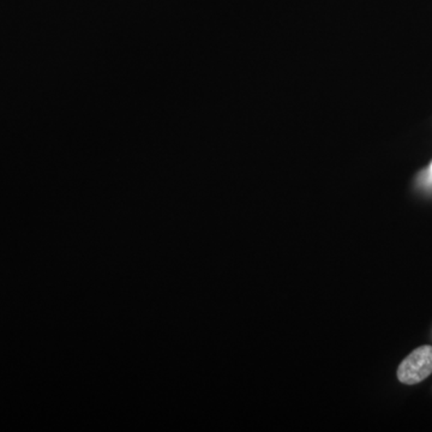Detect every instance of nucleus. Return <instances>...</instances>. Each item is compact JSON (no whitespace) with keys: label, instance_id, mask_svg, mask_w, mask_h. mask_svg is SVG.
<instances>
[{"label":"nucleus","instance_id":"1","mask_svg":"<svg viewBox=\"0 0 432 432\" xmlns=\"http://www.w3.org/2000/svg\"><path fill=\"white\" fill-rule=\"evenodd\" d=\"M432 374V346L415 348L397 368V379L401 383L413 386L423 382Z\"/></svg>","mask_w":432,"mask_h":432},{"label":"nucleus","instance_id":"2","mask_svg":"<svg viewBox=\"0 0 432 432\" xmlns=\"http://www.w3.org/2000/svg\"><path fill=\"white\" fill-rule=\"evenodd\" d=\"M431 172H432V165H431Z\"/></svg>","mask_w":432,"mask_h":432}]
</instances>
